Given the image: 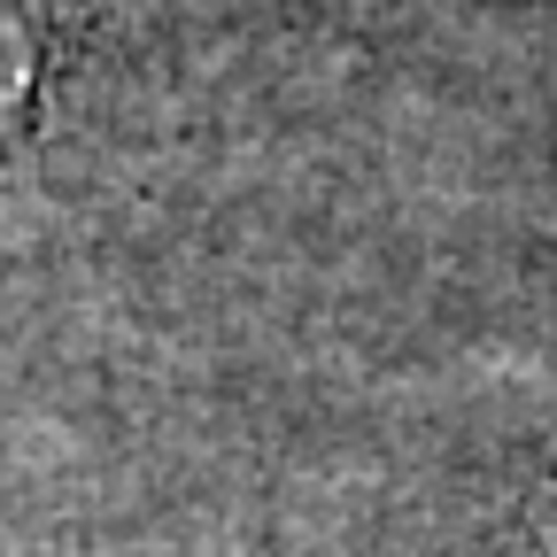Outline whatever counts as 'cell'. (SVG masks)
I'll list each match as a JSON object with an SVG mask.
<instances>
[{
	"label": "cell",
	"instance_id": "6da1fadb",
	"mask_svg": "<svg viewBox=\"0 0 557 557\" xmlns=\"http://www.w3.org/2000/svg\"><path fill=\"white\" fill-rule=\"evenodd\" d=\"M549 557H557V542H549Z\"/></svg>",
	"mask_w": 557,
	"mask_h": 557
}]
</instances>
